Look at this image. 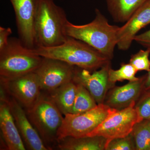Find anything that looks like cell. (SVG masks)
<instances>
[{
	"mask_svg": "<svg viewBox=\"0 0 150 150\" xmlns=\"http://www.w3.org/2000/svg\"><path fill=\"white\" fill-rule=\"evenodd\" d=\"M68 21L65 11L54 0H37L34 22L36 48L63 44L68 37L65 32Z\"/></svg>",
	"mask_w": 150,
	"mask_h": 150,
	"instance_id": "1",
	"label": "cell"
},
{
	"mask_svg": "<svg viewBox=\"0 0 150 150\" xmlns=\"http://www.w3.org/2000/svg\"><path fill=\"white\" fill-rule=\"evenodd\" d=\"M33 51L41 57L60 60L91 72L110 63V59L91 46L70 37H68L65 42L59 46L37 47Z\"/></svg>",
	"mask_w": 150,
	"mask_h": 150,
	"instance_id": "2",
	"label": "cell"
},
{
	"mask_svg": "<svg viewBox=\"0 0 150 150\" xmlns=\"http://www.w3.org/2000/svg\"><path fill=\"white\" fill-rule=\"evenodd\" d=\"M95 14L94 19L88 24L77 25L67 22L65 27L66 35L88 44L111 60L117 46V33L119 27L109 24L97 9Z\"/></svg>",
	"mask_w": 150,
	"mask_h": 150,
	"instance_id": "3",
	"label": "cell"
},
{
	"mask_svg": "<svg viewBox=\"0 0 150 150\" xmlns=\"http://www.w3.org/2000/svg\"><path fill=\"white\" fill-rule=\"evenodd\" d=\"M43 57L10 37L7 45L0 50V79H10L32 72L40 66Z\"/></svg>",
	"mask_w": 150,
	"mask_h": 150,
	"instance_id": "4",
	"label": "cell"
},
{
	"mask_svg": "<svg viewBox=\"0 0 150 150\" xmlns=\"http://www.w3.org/2000/svg\"><path fill=\"white\" fill-rule=\"evenodd\" d=\"M25 112L46 147L53 149L57 144V132L64 120L62 112L47 95L42 94Z\"/></svg>",
	"mask_w": 150,
	"mask_h": 150,
	"instance_id": "5",
	"label": "cell"
},
{
	"mask_svg": "<svg viewBox=\"0 0 150 150\" xmlns=\"http://www.w3.org/2000/svg\"><path fill=\"white\" fill-rule=\"evenodd\" d=\"M117 110L102 103L98 105L96 107L86 112L67 114L65 115L62 125L57 132V143L66 137H86Z\"/></svg>",
	"mask_w": 150,
	"mask_h": 150,
	"instance_id": "6",
	"label": "cell"
},
{
	"mask_svg": "<svg viewBox=\"0 0 150 150\" xmlns=\"http://www.w3.org/2000/svg\"><path fill=\"white\" fill-rule=\"evenodd\" d=\"M135 104L134 103L126 108L117 110L86 137H104L107 139L106 145L112 139L127 137L131 134L134 125L138 122V115L134 108Z\"/></svg>",
	"mask_w": 150,
	"mask_h": 150,
	"instance_id": "7",
	"label": "cell"
},
{
	"mask_svg": "<svg viewBox=\"0 0 150 150\" xmlns=\"http://www.w3.org/2000/svg\"><path fill=\"white\" fill-rule=\"evenodd\" d=\"M1 80V88L25 109L32 107L41 95L40 83L35 72Z\"/></svg>",
	"mask_w": 150,
	"mask_h": 150,
	"instance_id": "8",
	"label": "cell"
},
{
	"mask_svg": "<svg viewBox=\"0 0 150 150\" xmlns=\"http://www.w3.org/2000/svg\"><path fill=\"white\" fill-rule=\"evenodd\" d=\"M75 67L60 60L43 57L34 71L41 90L48 93L73 81Z\"/></svg>",
	"mask_w": 150,
	"mask_h": 150,
	"instance_id": "9",
	"label": "cell"
},
{
	"mask_svg": "<svg viewBox=\"0 0 150 150\" xmlns=\"http://www.w3.org/2000/svg\"><path fill=\"white\" fill-rule=\"evenodd\" d=\"M13 7L18 38L29 49L36 48L34 22L37 0H9Z\"/></svg>",
	"mask_w": 150,
	"mask_h": 150,
	"instance_id": "10",
	"label": "cell"
},
{
	"mask_svg": "<svg viewBox=\"0 0 150 150\" xmlns=\"http://www.w3.org/2000/svg\"><path fill=\"white\" fill-rule=\"evenodd\" d=\"M110 63L92 73L88 70L75 67L73 80L83 86L91 94L98 104L104 103L108 92L113 86L108 78Z\"/></svg>",
	"mask_w": 150,
	"mask_h": 150,
	"instance_id": "11",
	"label": "cell"
},
{
	"mask_svg": "<svg viewBox=\"0 0 150 150\" xmlns=\"http://www.w3.org/2000/svg\"><path fill=\"white\" fill-rule=\"evenodd\" d=\"M11 111L25 148L30 150H48L33 126L23 106L13 98L7 97Z\"/></svg>",
	"mask_w": 150,
	"mask_h": 150,
	"instance_id": "12",
	"label": "cell"
},
{
	"mask_svg": "<svg viewBox=\"0 0 150 150\" xmlns=\"http://www.w3.org/2000/svg\"><path fill=\"white\" fill-rule=\"evenodd\" d=\"M150 24V0H147L135 11L117 33V46L121 50H128L138 33Z\"/></svg>",
	"mask_w": 150,
	"mask_h": 150,
	"instance_id": "13",
	"label": "cell"
},
{
	"mask_svg": "<svg viewBox=\"0 0 150 150\" xmlns=\"http://www.w3.org/2000/svg\"><path fill=\"white\" fill-rule=\"evenodd\" d=\"M144 76L121 86H113L108 92L103 103L120 110L136 103L144 91Z\"/></svg>",
	"mask_w": 150,
	"mask_h": 150,
	"instance_id": "14",
	"label": "cell"
},
{
	"mask_svg": "<svg viewBox=\"0 0 150 150\" xmlns=\"http://www.w3.org/2000/svg\"><path fill=\"white\" fill-rule=\"evenodd\" d=\"M1 90L0 127L7 149L26 150L11 112L7 97L2 90Z\"/></svg>",
	"mask_w": 150,
	"mask_h": 150,
	"instance_id": "15",
	"label": "cell"
},
{
	"mask_svg": "<svg viewBox=\"0 0 150 150\" xmlns=\"http://www.w3.org/2000/svg\"><path fill=\"white\" fill-rule=\"evenodd\" d=\"M76 90V83L73 80L48 93L47 95L65 116L72 113Z\"/></svg>",
	"mask_w": 150,
	"mask_h": 150,
	"instance_id": "16",
	"label": "cell"
},
{
	"mask_svg": "<svg viewBox=\"0 0 150 150\" xmlns=\"http://www.w3.org/2000/svg\"><path fill=\"white\" fill-rule=\"evenodd\" d=\"M107 139L104 137H68L60 140L57 147L61 150H105Z\"/></svg>",
	"mask_w": 150,
	"mask_h": 150,
	"instance_id": "17",
	"label": "cell"
},
{
	"mask_svg": "<svg viewBox=\"0 0 150 150\" xmlns=\"http://www.w3.org/2000/svg\"><path fill=\"white\" fill-rule=\"evenodd\" d=\"M108 9L114 21L124 23L147 0H105Z\"/></svg>",
	"mask_w": 150,
	"mask_h": 150,
	"instance_id": "18",
	"label": "cell"
},
{
	"mask_svg": "<svg viewBox=\"0 0 150 150\" xmlns=\"http://www.w3.org/2000/svg\"><path fill=\"white\" fill-rule=\"evenodd\" d=\"M130 134L136 150H150V120L137 122Z\"/></svg>",
	"mask_w": 150,
	"mask_h": 150,
	"instance_id": "19",
	"label": "cell"
},
{
	"mask_svg": "<svg viewBox=\"0 0 150 150\" xmlns=\"http://www.w3.org/2000/svg\"><path fill=\"white\" fill-rule=\"evenodd\" d=\"M76 84V94L71 113H82L96 107L98 104L89 92L80 84Z\"/></svg>",
	"mask_w": 150,
	"mask_h": 150,
	"instance_id": "20",
	"label": "cell"
},
{
	"mask_svg": "<svg viewBox=\"0 0 150 150\" xmlns=\"http://www.w3.org/2000/svg\"><path fill=\"white\" fill-rule=\"evenodd\" d=\"M137 71L130 63L122 64L120 69L118 70L109 69L108 78L109 81L113 85L117 82L123 81L124 80L133 81L138 80L140 78L136 76Z\"/></svg>",
	"mask_w": 150,
	"mask_h": 150,
	"instance_id": "21",
	"label": "cell"
},
{
	"mask_svg": "<svg viewBox=\"0 0 150 150\" xmlns=\"http://www.w3.org/2000/svg\"><path fill=\"white\" fill-rule=\"evenodd\" d=\"M134 108L138 115L137 122L150 120V91H143Z\"/></svg>",
	"mask_w": 150,
	"mask_h": 150,
	"instance_id": "22",
	"label": "cell"
},
{
	"mask_svg": "<svg viewBox=\"0 0 150 150\" xmlns=\"http://www.w3.org/2000/svg\"><path fill=\"white\" fill-rule=\"evenodd\" d=\"M150 49L140 50L136 54L132 55L129 61V63L137 70V71H150V60L149 59Z\"/></svg>",
	"mask_w": 150,
	"mask_h": 150,
	"instance_id": "23",
	"label": "cell"
},
{
	"mask_svg": "<svg viewBox=\"0 0 150 150\" xmlns=\"http://www.w3.org/2000/svg\"><path fill=\"white\" fill-rule=\"evenodd\" d=\"M105 150H136L134 140L131 134L127 137L117 138L107 144Z\"/></svg>",
	"mask_w": 150,
	"mask_h": 150,
	"instance_id": "24",
	"label": "cell"
},
{
	"mask_svg": "<svg viewBox=\"0 0 150 150\" xmlns=\"http://www.w3.org/2000/svg\"><path fill=\"white\" fill-rule=\"evenodd\" d=\"M12 33L10 28L0 27V50H2L8 43L9 36Z\"/></svg>",
	"mask_w": 150,
	"mask_h": 150,
	"instance_id": "25",
	"label": "cell"
},
{
	"mask_svg": "<svg viewBox=\"0 0 150 150\" xmlns=\"http://www.w3.org/2000/svg\"><path fill=\"white\" fill-rule=\"evenodd\" d=\"M134 40L140 45L150 49V30L139 35H136Z\"/></svg>",
	"mask_w": 150,
	"mask_h": 150,
	"instance_id": "26",
	"label": "cell"
},
{
	"mask_svg": "<svg viewBox=\"0 0 150 150\" xmlns=\"http://www.w3.org/2000/svg\"><path fill=\"white\" fill-rule=\"evenodd\" d=\"M144 91H150V71L148 72L146 75L144 76Z\"/></svg>",
	"mask_w": 150,
	"mask_h": 150,
	"instance_id": "27",
	"label": "cell"
}]
</instances>
